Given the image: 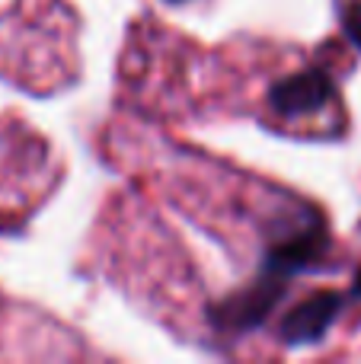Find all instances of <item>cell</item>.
Listing matches in <instances>:
<instances>
[{
  "instance_id": "3",
  "label": "cell",
  "mask_w": 361,
  "mask_h": 364,
  "mask_svg": "<svg viewBox=\"0 0 361 364\" xmlns=\"http://www.w3.org/2000/svg\"><path fill=\"white\" fill-rule=\"evenodd\" d=\"M281 282H285V278L269 272L259 284H253L249 291L230 297V301L217 310V323H224V326H230V329H249L259 320H266V314L281 297Z\"/></svg>"
},
{
  "instance_id": "4",
  "label": "cell",
  "mask_w": 361,
  "mask_h": 364,
  "mask_svg": "<svg viewBox=\"0 0 361 364\" xmlns=\"http://www.w3.org/2000/svg\"><path fill=\"white\" fill-rule=\"evenodd\" d=\"M343 29L355 42V48H361V0H352L343 10Z\"/></svg>"
},
{
  "instance_id": "1",
  "label": "cell",
  "mask_w": 361,
  "mask_h": 364,
  "mask_svg": "<svg viewBox=\"0 0 361 364\" xmlns=\"http://www.w3.org/2000/svg\"><path fill=\"white\" fill-rule=\"evenodd\" d=\"M333 96H336V90H333L330 74L311 68L275 83L272 93H269V106L285 119H304V115L323 112L333 102Z\"/></svg>"
},
{
  "instance_id": "6",
  "label": "cell",
  "mask_w": 361,
  "mask_h": 364,
  "mask_svg": "<svg viewBox=\"0 0 361 364\" xmlns=\"http://www.w3.org/2000/svg\"><path fill=\"white\" fill-rule=\"evenodd\" d=\"M176 4H179V0H176Z\"/></svg>"
},
{
  "instance_id": "5",
  "label": "cell",
  "mask_w": 361,
  "mask_h": 364,
  "mask_svg": "<svg viewBox=\"0 0 361 364\" xmlns=\"http://www.w3.org/2000/svg\"><path fill=\"white\" fill-rule=\"evenodd\" d=\"M352 294L361 297V269H358V275H355V284H352Z\"/></svg>"
},
{
  "instance_id": "2",
  "label": "cell",
  "mask_w": 361,
  "mask_h": 364,
  "mask_svg": "<svg viewBox=\"0 0 361 364\" xmlns=\"http://www.w3.org/2000/svg\"><path fill=\"white\" fill-rule=\"evenodd\" d=\"M339 310H343V297L333 291H320V294L301 301L281 323V336L288 346H307V342H320L330 326L336 323Z\"/></svg>"
}]
</instances>
